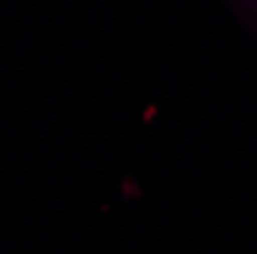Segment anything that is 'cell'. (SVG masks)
Returning a JSON list of instances; mask_svg holds the SVG:
<instances>
[{"label": "cell", "mask_w": 257, "mask_h": 254, "mask_svg": "<svg viewBox=\"0 0 257 254\" xmlns=\"http://www.w3.org/2000/svg\"><path fill=\"white\" fill-rule=\"evenodd\" d=\"M217 4L227 10L242 25L245 34L257 43V0H217Z\"/></svg>", "instance_id": "1"}]
</instances>
